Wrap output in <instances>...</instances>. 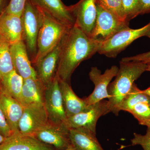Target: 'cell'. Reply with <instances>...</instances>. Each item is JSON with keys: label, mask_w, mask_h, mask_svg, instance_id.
<instances>
[{"label": "cell", "mask_w": 150, "mask_h": 150, "mask_svg": "<svg viewBox=\"0 0 150 150\" xmlns=\"http://www.w3.org/2000/svg\"><path fill=\"white\" fill-rule=\"evenodd\" d=\"M102 44L75 25L70 28L62 40L56 73L59 79L69 83L76 68L98 52Z\"/></svg>", "instance_id": "6da1fadb"}, {"label": "cell", "mask_w": 150, "mask_h": 150, "mask_svg": "<svg viewBox=\"0 0 150 150\" xmlns=\"http://www.w3.org/2000/svg\"><path fill=\"white\" fill-rule=\"evenodd\" d=\"M147 64L142 62H120V67L114 80L108 87V104L110 112L118 115L119 108L133 87L134 82L147 71Z\"/></svg>", "instance_id": "7a4b0ae2"}, {"label": "cell", "mask_w": 150, "mask_h": 150, "mask_svg": "<svg viewBox=\"0 0 150 150\" xmlns=\"http://www.w3.org/2000/svg\"><path fill=\"white\" fill-rule=\"evenodd\" d=\"M41 11L43 22L38 37L37 53L33 60L35 64L56 48L71 27Z\"/></svg>", "instance_id": "3957f363"}, {"label": "cell", "mask_w": 150, "mask_h": 150, "mask_svg": "<svg viewBox=\"0 0 150 150\" xmlns=\"http://www.w3.org/2000/svg\"><path fill=\"white\" fill-rule=\"evenodd\" d=\"M142 37L150 38V21L141 28L128 27L117 33L103 42L98 53L109 58H115L132 42Z\"/></svg>", "instance_id": "277c9868"}, {"label": "cell", "mask_w": 150, "mask_h": 150, "mask_svg": "<svg viewBox=\"0 0 150 150\" xmlns=\"http://www.w3.org/2000/svg\"><path fill=\"white\" fill-rule=\"evenodd\" d=\"M23 40L27 49L35 59L37 51L38 33L43 22L42 11L28 0L21 16Z\"/></svg>", "instance_id": "5b68a950"}, {"label": "cell", "mask_w": 150, "mask_h": 150, "mask_svg": "<svg viewBox=\"0 0 150 150\" xmlns=\"http://www.w3.org/2000/svg\"><path fill=\"white\" fill-rule=\"evenodd\" d=\"M119 110L129 112L140 125L150 127V87L142 90L134 84Z\"/></svg>", "instance_id": "8992f818"}, {"label": "cell", "mask_w": 150, "mask_h": 150, "mask_svg": "<svg viewBox=\"0 0 150 150\" xmlns=\"http://www.w3.org/2000/svg\"><path fill=\"white\" fill-rule=\"evenodd\" d=\"M97 16L90 37L104 42L122 30L129 27V23L123 21L112 13L97 5Z\"/></svg>", "instance_id": "52a82bcc"}, {"label": "cell", "mask_w": 150, "mask_h": 150, "mask_svg": "<svg viewBox=\"0 0 150 150\" xmlns=\"http://www.w3.org/2000/svg\"><path fill=\"white\" fill-rule=\"evenodd\" d=\"M44 105L50 123L66 126L67 118L64 109L60 82L57 75L45 86Z\"/></svg>", "instance_id": "ba28073f"}, {"label": "cell", "mask_w": 150, "mask_h": 150, "mask_svg": "<svg viewBox=\"0 0 150 150\" xmlns=\"http://www.w3.org/2000/svg\"><path fill=\"white\" fill-rule=\"evenodd\" d=\"M110 112L108 101L103 100L91 105L88 110L67 118L65 126L69 130L84 128L96 134V124L98 119Z\"/></svg>", "instance_id": "9c48e42d"}, {"label": "cell", "mask_w": 150, "mask_h": 150, "mask_svg": "<svg viewBox=\"0 0 150 150\" xmlns=\"http://www.w3.org/2000/svg\"><path fill=\"white\" fill-rule=\"evenodd\" d=\"M118 69V67L113 66L102 74L97 67H92L89 76L94 84V89L88 97L84 99L88 106L109 98L108 87L112 79L117 75Z\"/></svg>", "instance_id": "30bf717a"}, {"label": "cell", "mask_w": 150, "mask_h": 150, "mask_svg": "<svg viewBox=\"0 0 150 150\" xmlns=\"http://www.w3.org/2000/svg\"><path fill=\"white\" fill-rule=\"evenodd\" d=\"M49 123L44 105L25 106L19 122L18 130L22 134L33 136Z\"/></svg>", "instance_id": "8fae6325"}, {"label": "cell", "mask_w": 150, "mask_h": 150, "mask_svg": "<svg viewBox=\"0 0 150 150\" xmlns=\"http://www.w3.org/2000/svg\"><path fill=\"white\" fill-rule=\"evenodd\" d=\"M69 8L75 19L74 25L90 36L96 21V0H80Z\"/></svg>", "instance_id": "7c38bea8"}, {"label": "cell", "mask_w": 150, "mask_h": 150, "mask_svg": "<svg viewBox=\"0 0 150 150\" xmlns=\"http://www.w3.org/2000/svg\"><path fill=\"white\" fill-rule=\"evenodd\" d=\"M69 129L64 126L49 123L32 136L43 144L54 146L57 149L64 150L71 146Z\"/></svg>", "instance_id": "4fadbf2b"}, {"label": "cell", "mask_w": 150, "mask_h": 150, "mask_svg": "<svg viewBox=\"0 0 150 150\" xmlns=\"http://www.w3.org/2000/svg\"><path fill=\"white\" fill-rule=\"evenodd\" d=\"M10 51L14 69L24 79H37V73L31 64L28 55L27 48L23 40L11 45Z\"/></svg>", "instance_id": "5bb4252c"}, {"label": "cell", "mask_w": 150, "mask_h": 150, "mask_svg": "<svg viewBox=\"0 0 150 150\" xmlns=\"http://www.w3.org/2000/svg\"><path fill=\"white\" fill-rule=\"evenodd\" d=\"M35 6L57 21L69 27L75 24V19L70 9L62 0H30Z\"/></svg>", "instance_id": "9a60e30c"}, {"label": "cell", "mask_w": 150, "mask_h": 150, "mask_svg": "<svg viewBox=\"0 0 150 150\" xmlns=\"http://www.w3.org/2000/svg\"><path fill=\"white\" fill-rule=\"evenodd\" d=\"M45 144L30 135L13 131L0 144V150H50Z\"/></svg>", "instance_id": "2e32d148"}, {"label": "cell", "mask_w": 150, "mask_h": 150, "mask_svg": "<svg viewBox=\"0 0 150 150\" xmlns=\"http://www.w3.org/2000/svg\"><path fill=\"white\" fill-rule=\"evenodd\" d=\"M62 40L56 48L35 64L37 78L45 86L53 81L56 76L62 49Z\"/></svg>", "instance_id": "e0dca14e"}, {"label": "cell", "mask_w": 150, "mask_h": 150, "mask_svg": "<svg viewBox=\"0 0 150 150\" xmlns=\"http://www.w3.org/2000/svg\"><path fill=\"white\" fill-rule=\"evenodd\" d=\"M0 107L13 132L18 130V124L24 107L0 86Z\"/></svg>", "instance_id": "ac0fdd59"}, {"label": "cell", "mask_w": 150, "mask_h": 150, "mask_svg": "<svg viewBox=\"0 0 150 150\" xmlns=\"http://www.w3.org/2000/svg\"><path fill=\"white\" fill-rule=\"evenodd\" d=\"M0 36L10 45L23 40L21 17L4 12L0 15Z\"/></svg>", "instance_id": "d6986e66"}, {"label": "cell", "mask_w": 150, "mask_h": 150, "mask_svg": "<svg viewBox=\"0 0 150 150\" xmlns=\"http://www.w3.org/2000/svg\"><path fill=\"white\" fill-rule=\"evenodd\" d=\"M45 91V86L38 78L25 79L19 102L23 107L44 105Z\"/></svg>", "instance_id": "ffe728a7"}, {"label": "cell", "mask_w": 150, "mask_h": 150, "mask_svg": "<svg viewBox=\"0 0 150 150\" xmlns=\"http://www.w3.org/2000/svg\"><path fill=\"white\" fill-rule=\"evenodd\" d=\"M59 82L67 118L86 111L91 107V105L88 106L84 99L80 98L75 94L69 83L60 80Z\"/></svg>", "instance_id": "44dd1931"}, {"label": "cell", "mask_w": 150, "mask_h": 150, "mask_svg": "<svg viewBox=\"0 0 150 150\" xmlns=\"http://www.w3.org/2000/svg\"><path fill=\"white\" fill-rule=\"evenodd\" d=\"M72 146L77 150H104L96 137V134L84 128L69 130Z\"/></svg>", "instance_id": "7402d4cb"}, {"label": "cell", "mask_w": 150, "mask_h": 150, "mask_svg": "<svg viewBox=\"0 0 150 150\" xmlns=\"http://www.w3.org/2000/svg\"><path fill=\"white\" fill-rule=\"evenodd\" d=\"M24 79L16 71H11L0 80L1 86L6 92L19 101Z\"/></svg>", "instance_id": "603a6c76"}, {"label": "cell", "mask_w": 150, "mask_h": 150, "mask_svg": "<svg viewBox=\"0 0 150 150\" xmlns=\"http://www.w3.org/2000/svg\"><path fill=\"white\" fill-rule=\"evenodd\" d=\"M10 46L8 42L0 36V80L3 76L14 70Z\"/></svg>", "instance_id": "cb8c5ba5"}, {"label": "cell", "mask_w": 150, "mask_h": 150, "mask_svg": "<svg viewBox=\"0 0 150 150\" xmlns=\"http://www.w3.org/2000/svg\"><path fill=\"white\" fill-rule=\"evenodd\" d=\"M96 1L97 5L112 13L121 20L127 22L123 16L121 0H96Z\"/></svg>", "instance_id": "d4e9b609"}, {"label": "cell", "mask_w": 150, "mask_h": 150, "mask_svg": "<svg viewBox=\"0 0 150 150\" xmlns=\"http://www.w3.org/2000/svg\"><path fill=\"white\" fill-rule=\"evenodd\" d=\"M122 11L128 22L139 16V0H121Z\"/></svg>", "instance_id": "484cf974"}, {"label": "cell", "mask_w": 150, "mask_h": 150, "mask_svg": "<svg viewBox=\"0 0 150 150\" xmlns=\"http://www.w3.org/2000/svg\"><path fill=\"white\" fill-rule=\"evenodd\" d=\"M131 141L132 146L139 145L144 150H150V127H147L144 135L134 133Z\"/></svg>", "instance_id": "4316f807"}, {"label": "cell", "mask_w": 150, "mask_h": 150, "mask_svg": "<svg viewBox=\"0 0 150 150\" xmlns=\"http://www.w3.org/2000/svg\"><path fill=\"white\" fill-rule=\"evenodd\" d=\"M28 0H10L5 12L21 17Z\"/></svg>", "instance_id": "83f0119b"}, {"label": "cell", "mask_w": 150, "mask_h": 150, "mask_svg": "<svg viewBox=\"0 0 150 150\" xmlns=\"http://www.w3.org/2000/svg\"><path fill=\"white\" fill-rule=\"evenodd\" d=\"M121 61L123 62H142L147 64L150 63V51L137 54L134 56L125 57L123 58Z\"/></svg>", "instance_id": "f1b7e54d"}, {"label": "cell", "mask_w": 150, "mask_h": 150, "mask_svg": "<svg viewBox=\"0 0 150 150\" xmlns=\"http://www.w3.org/2000/svg\"><path fill=\"white\" fill-rule=\"evenodd\" d=\"M12 133L4 114L0 107V133L4 137L6 138L11 135Z\"/></svg>", "instance_id": "f546056e"}, {"label": "cell", "mask_w": 150, "mask_h": 150, "mask_svg": "<svg viewBox=\"0 0 150 150\" xmlns=\"http://www.w3.org/2000/svg\"><path fill=\"white\" fill-rule=\"evenodd\" d=\"M150 13V0H139V16Z\"/></svg>", "instance_id": "4dcf8cb0"}, {"label": "cell", "mask_w": 150, "mask_h": 150, "mask_svg": "<svg viewBox=\"0 0 150 150\" xmlns=\"http://www.w3.org/2000/svg\"><path fill=\"white\" fill-rule=\"evenodd\" d=\"M10 0H0V15L5 11Z\"/></svg>", "instance_id": "1f68e13d"}, {"label": "cell", "mask_w": 150, "mask_h": 150, "mask_svg": "<svg viewBox=\"0 0 150 150\" xmlns=\"http://www.w3.org/2000/svg\"><path fill=\"white\" fill-rule=\"evenodd\" d=\"M6 138L5 137H4V136L0 133V144L4 142V141L5 140Z\"/></svg>", "instance_id": "d6a6232c"}, {"label": "cell", "mask_w": 150, "mask_h": 150, "mask_svg": "<svg viewBox=\"0 0 150 150\" xmlns=\"http://www.w3.org/2000/svg\"><path fill=\"white\" fill-rule=\"evenodd\" d=\"M50 150H52L51 149H50ZM77 150L76 149H74L73 146H72L71 145L69 147L67 148V149H65L64 150Z\"/></svg>", "instance_id": "836d02e7"}, {"label": "cell", "mask_w": 150, "mask_h": 150, "mask_svg": "<svg viewBox=\"0 0 150 150\" xmlns=\"http://www.w3.org/2000/svg\"><path fill=\"white\" fill-rule=\"evenodd\" d=\"M147 71L150 72V63L147 64Z\"/></svg>", "instance_id": "e575fe53"}]
</instances>
